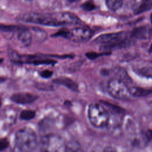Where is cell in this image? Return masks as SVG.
<instances>
[{
  "label": "cell",
  "instance_id": "20",
  "mask_svg": "<svg viewBox=\"0 0 152 152\" xmlns=\"http://www.w3.org/2000/svg\"><path fill=\"white\" fill-rule=\"evenodd\" d=\"M110 53L109 52H102V53H97L94 52H88L85 54L86 56L90 60H94L97 58H98L100 56H102L103 55H109Z\"/></svg>",
  "mask_w": 152,
  "mask_h": 152
},
{
  "label": "cell",
  "instance_id": "24",
  "mask_svg": "<svg viewBox=\"0 0 152 152\" xmlns=\"http://www.w3.org/2000/svg\"><path fill=\"white\" fill-rule=\"evenodd\" d=\"M9 145V142L7 138L0 139V151L5 150Z\"/></svg>",
  "mask_w": 152,
  "mask_h": 152
},
{
  "label": "cell",
  "instance_id": "10",
  "mask_svg": "<svg viewBox=\"0 0 152 152\" xmlns=\"http://www.w3.org/2000/svg\"><path fill=\"white\" fill-rule=\"evenodd\" d=\"M53 83L58 84V85H62L65 86V87L68 88V89L75 91L78 92L79 88L78 86L77 83H75L74 80L71 78L65 77H60L56 78L53 80Z\"/></svg>",
  "mask_w": 152,
  "mask_h": 152
},
{
  "label": "cell",
  "instance_id": "5",
  "mask_svg": "<svg viewBox=\"0 0 152 152\" xmlns=\"http://www.w3.org/2000/svg\"><path fill=\"white\" fill-rule=\"evenodd\" d=\"M107 88L110 94L119 100H128L131 97L129 87L121 79L112 78L108 81Z\"/></svg>",
  "mask_w": 152,
  "mask_h": 152
},
{
  "label": "cell",
  "instance_id": "22",
  "mask_svg": "<svg viewBox=\"0 0 152 152\" xmlns=\"http://www.w3.org/2000/svg\"><path fill=\"white\" fill-rule=\"evenodd\" d=\"M135 71L138 74L142 76H146L147 77H151V66H143L135 69Z\"/></svg>",
  "mask_w": 152,
  "mask_h": 152
},
{
  "label": "cell",
  "instance_id": "26",
  "mask_svg": "<svg viewBox=\"0 0 152 152\" xmlns=\"http://www.w3.org/2000/svg\"><path fill=\"white\" fill-rule=\"evenodd\" d=\"M104 152H116L113 149H111L110 148H108L106 150H104Z\"/></svg>",
  "mask_w": 152,
  "mask_h": 152
},
{
  "label": "cell",
  "instance_id": "2",
  "mask_svg": "<svg viewBox=\"0 0 152 152\" xmlns=\"http://www.w3.org/2000/svg\"><path fill=\"white\" fill-rule=\"evenodd\" d=\"M88 117L91 124L96 128H103L108 125L110 113L103 105L93 103L88 109Z\"/></svg>",
  "mask_w": 152,
  "mask_h": 152
},
{
  "label": "cell",
  "instance_id": "25",
  "mask_svg": "<svg viewBox=\"0 0 152 152\" xmlns=\"http://www.w3.org/2000/svg\"><path fill=\"white\" fill-rule=\"evenodd\" d=\"M6 80H7L6 77H1L0 76V84L5 82L6 81Z\"/></svg>",
  "mask_w": 152,
  "mask_h": 152
},
{
  "label": "cell",
  "instance_id": "16",
  "mask_svg": "<svg viewBox=\"0 0 152 152\" xmlns=\"http://www.w3.org/2000/svg\"><path fill=\"white\" fill-rule=\"evenodd\" d=\"M105 2L107 7L112 11H116L123 5V1L120 0H107Z\"/></svg>",
  "mask_w": 152,
  "mask_h": 152
},
{
  "label": "cell",
  "instance_id": "9",
  "mask_svg": "<svg viewBox=\"0 0 152 152\" xmlns=\"http://www.w3.org/2000/svg\"><path fill=\"white\" fill-rule=\"evenodd\" d=\"M151 34V28L148 26H140L134 28L131 32V36L138 39H148Z\"/></svg>",
  "mask_w": 152,
  "mask_h": 152
},
{
  "label": "cell",
  "instance_id": "17",
  "mask_svg": "<svg viewBox=\"0 0 152 152\" xmlns=\"http://www.w3.org/2000/svg\"><path fill=\"white\" fill-rule=\"evenodd\" d=\"M66 152H84V151L78 142L71 141L66 144Z\"/></svg>",
  "mask_w": 152,
  "mask_h": 152
},
{
  "label": "cell",
  "instance_id": "23",
  "mask_svg": "<svg viewBox=\"0 0 152 152\" xmlns=\"http://www.w3.org/2000/svg\"><path fill=\"white\" fill-rule=\"evenodd\" d=\"M53 71L49 70V69H45V70L41 71L39 72L40 77H42V78H49L51 77L52 75H53Z\"/></svg>",
  "mask_w": 152,
  "mask_h": 152
},
{
  "label": "cell",
  "instance_id": "14",
  "mask_svg": "<svg viewBox=\"0 0 152 152\" xmlns=\"http://www.w3.org/2000/svg\"><path fill=\"white\" fill-rule=\"evenodd\" d=\"M102 104V105H103L104 106H105L107 107V111L109 112H110L113 115H118V114H121V113H123L124 112V109L121 108V107L115 105L113 104H112L108 102H106V101H101L100 102Z\"/></svg>",
  "mask_w": 152,
  "mask_h": 152
},
{
  "label": "cell",
  "instance_id": "6",
  "mask_svg": "<svg viewBox=\"0 0 152 152\" xmlns=\"http://www.w3.org/2000/svg\"><path fill=\"white\" fill-rule=\"evenodd\" d=\"M50 14L55 26L78 24L81 23L80 18L72 12L61 11L53 12Z\"/></svg>",
  "mask_w": 152,
  "mask_h": 152
},
{
  "label": "cell",
  "instance_id": "19",
  "mask_svg": "<svg viewBox=\"0 0 152 152\" xmlns=\"http://www.w3.org/2000/svg\"><path fill=\"white\" fill-rule=\"evenodd\" d=\"M18 26L15 25L11 24H5L0 23V31L4 32H11V31H16L18 29Z\"/></svg>",
  "mask_w": 152,
  "mask_h": 152
},
{
  "label": "cell",
  "instance_id": "12",
  "mask_svg": "<svg viewBox=\"0 0 152 152\" xmlns=\"http://www.w3.org/2000/svg\"><path fill=\"white\" fill-rule=\"evenodd\" d=\"M152 7L151 1H142L138 2L134 8V13L140 14L142 12L150 10Z\"/></svg>",
  "mask_w": 152,
  "mask_h": 152
},
{
  "label": "cell",
  "instance_id": "4",
  "mask_svg": "<svg viewBox=\"0 0 152 152\" xmlns=\"http://www.w3.org/2000/svg\"><path fill=\"white\" fill-rule=\"evenodd\" d=\"M66 144L59 135H44L40 142V152H66Z\"/></svg>",
  "mask_w": 152,
  "mask_h": 152
},
{
  "label": "cell",
  "instance_id": "28",
  "mask_svg": "<svg viewBox=\"0 0 152 152\" xmlns=\"http://www.w3.org/2000/svg\"><path fill=\"white\" fill-rule=\"evenodd\" d=\"M3 61H4V59H3L2 58H0V64H1V63H2Z\"/></svg>",
  "mask_w": 152,
  "mask_h": 152
},
{
  "label": "cell",
  "instance_id": "13",
  "mask_svg": "<svg viewBox=\"0 0 152 152\" xmlns=\"http://www.w3.org/2000/svg\"><path fill=\"white\" fill-rule=\"evenodd\" d=\"M129 91L131 97H144L151 93L150 89L144 88L140 87H131L129 88Z\"/></svg>",
  "mask_w": 152,
  "mask_h": 152
},
{
  "label": "cell",
  "instance_id": "27",
  "mask_svg": "<svg viewBox=\"0 0 152 152\" xmlns=\"http://www.w3.org/2000/svg\"><path fill=\"white\" fill-rule=\"evenodd\" d=\"M2 106V97L0 96V107Z\"/></svg>",
  "mask_w": 152,
  "mask_h": 152
},
{
  "label": "cell",
  "instance_id": "18",
  "mask_svg": "<svg viewBox=\"0 0 152 152\" xmlns=\"http://www.w3.org/2000/svg\"><path fill=\"white\" fill-rule=\"evenodd\" d=\"M36 116V112L32 110H24L21 112L20 118L22 120L28 121L33 119Z\"/></svg>",
  "mask_w": 152,
  "mask_h": 152
},
{
  "label": "cell",
  "instance_id": "15",
  "mask_svg": "<svg viewBox=\"0 0 152 152\" xmlns=\"http://www.w3.org/2000/svg\"><path fill=\"white\" fill-rule=\"evenodd\" d=\"M31 64L34 65H55L56 64V61L50 59V58H41L40 57L36 56L35 59L31 62Z\"/></svg>",
  "mask_w": 152,
  "mask_h": 152
},
{
  "label": "cell",
  "instance_id": "11",
  "mask_svg": "<svg viewBox=\"0 0 152 152\" xmlns=\"http://www.w3.org/2000/svg\"><path fill=\"white\" fill-rule=\"evenodd\" d=\"M17 32L18 40L25 46H28L32 41V36L27 28L18 27L16 31Z\"/></svg>",
  "mask_w": 152,
  "mask_h": 152
},
{
  "label": "cell",
  "instance_id": "8",
  "mask_svg": "<svg viewBox=\"0 0 152 152\" xmlns=\"http://www.w3.org/2000/svg\"><path fill=\"white\" fill-rule=\"evenodd\" d=\"M37 98V96L27 92L16 93L12 94L10 97L11 101L20 104H31L34 102Z\"/></svg>",
  "mask_w": 152,
  "mask_h": 152
},
{
  "label": "cell",
  "instance_id": "1",
  "mask_svg": "<svg viewBox=\"0 0 152 152\" xmlns=\"http://www.w3.org/2000/svg\"><path fill=\"white\" fill-rule=\"evenodd\" d=\"M15 146L18 152H34L37 147L36 132L28 127L18 129L15 134Z\"/></svg>",
  "mask_w": 152,
  "mask_h": 152
},
{
  "label": "cell",
  "instance_id": "3",
  "mask_svg": "<svg viewBox=\"0 0 152 152\" xmlns=\"http://www.w3.org/2000/svg\"><path fill=\"white\" fill-rule=\"evenodd\" d=\"M94 34V31L87 27H77L70 30H61L52 36L62 37L74 42L82 43L88 40Z\"/></svg>",
  "mask_w": 152,
  "mask_h": 152
},
{
  "label": "cell",
  "instance_id": "21",
  "mask_svg": "<svg viewBox=\"0 0 152 152\" xmlns=\"http://www.w3.org/2000/svg\"><path fill=\"white\" fill-rule=\"evenodd\" d=\"M80 7L83 9V10L86 11H91L96 8V4H94L93 2L91 1H86L83 2L81 5Z\"/></svg>",
  "mask_w": 152,
  "mask_h": 152
},
{
  "label": "cell",
  "instance_id": "7",
  "mask_svg": "<svg viewBox=\"0 0 152 152\" xmlns=\"http://www.w3.org/2000/svg\"><path fill=\"white\" fill-rule=\"evenodd\" d=\"M128 38L127 33L125 31H119L101 34L97 36L94 42L97 43H100L102 46H107L115 44Z\"/></svg>",
  "mask_w": 152,
  "mask_h": 152
}]
</instances>
